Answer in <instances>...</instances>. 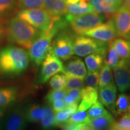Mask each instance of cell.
<instances>
[{
  "instance_id": "6da1fadb",
  "label": "cell",
  "mask_w": 130,
  "mask_h": 130,
  "mask_svg": "<svg viewBox=\"0 0 130 130\" xmlns=\"http://www.w3.org/2000/svg\"><path fill=\"white\" fill-rule=\"evenodd\" d=\"M30 57L24 48L7 45L0 48V75L14 77L28 69Z\"/></svg>"
},
{
  "instance_id": "7a4b0ae2",
  "label": "cell",
  "mask_w": 130,
  "mask_h": 130,
  "mask_svg": "<svg viewBox=\"0 0 130 130\" xmlns=\"http://www.w3.org/2000/svg\"><path fill=\"white\" fill-rule=\"evenodd\" d=\"M42 31L18 17H13L5 25V36L8 42L28 50Z\"/></svg>"
},
{
  "instance_id": "3957f363",
  "label": "cell",
  "mask_w": 130,
  "mask_h": 130,
  "mask_svg": "<svg viewBox=\"0 0 130 130\" xmlns=\"http://www.w3.org/2000/svg\"><path fill=\"white\" fill-rule=\"evenodd\" d=\"M69 27L64 16L54 21L48 30L42 31L36 40L28 49V55L32 62L36 65L41 64L50 51L52 42L58 32Z\"/></svg>"
},
{
  "instance_id": "277c9868",
  "label": "cell",
  "mask_w": 130,
  "mask_h": 130,
  "mask_svg": "<svg viewBox=\"0 0 130 130\" xmlns=\"http://www.w3.org/2000/svg\"><path fill=\"white\" fill-rule=\"evenodd\" d=\"M64 18L74 34L80 35L84 32L104 22L106 17L98 13H90L79 16L65 14Z\"/></svg>"
},
{
  "instance_id": "5b68a950",
  "label": "cell",
  "mask_w": 130,
  "mask_h": 130,
  "mask_svg": "<svg viewBox=\"0 0 130 130\" xmlns=\"http://www.w3.org/2000/svg\"><path fill=\"white\" fill-rule=\"evenodd\" d=\"M75 34L68 27L58 32L53 40L50 51L62 60H67L74 54V40Z\"/></svg>"
},
{
  "instance_id": "8992f818",
  "label": "cell",
  "mask_w": 130,
  "mask_h": 130,
  "mask_svg": "<svg viewBox=\"0 0 130 130\" xmlns=\"http://www.w3.org/2000/svg\"><path fill=\"white\" fill-rule=\"evenodd\" d=\"M16 17L22 19L40 31L48 30L54 22L45 9L20 10Z\"/></svg>"
},
{
  "instance_id": "52a82bcc",
  "label": "cell",
  "mask_w": 130,
  "mask_h": 130,
  "mask_svg": "<svg viewBox=\"0 0 130 130\" xmlns=\"http://www.w3.org/2000/svg\"><path fill=\"white\" fill-rule=\"evenodd\" d=\"M110 43L100 41L92 37L75 35L74 40V54L85 57L92 53H99L105 55Z\"/></svg>"
},
{
  "instance_id": "ba28073f",
  "label": "cell",
  "mask_w": 130,
  "mask_h": 130,
  "mask_svg": "<svg viewBox=\"0 0 130 130\" xmlns=\"http://www.w3.org/2000/svg\"><path fill=\"white\" fill-rule=\"evenodd\" d=\"M42 66L38 77L39 84H43L53 76L58 73H64V67L61 60L49 51L41 63Z\"/></svg>"
},
{
  "instance_id": "9c48e42d",
  "label": "cell",
  "mask_w": 130,
  "mask_h": 130,
  "mask_svg": "<svg viewBox=\"0 0 130 130\" xmlns=\"http://www.w3.org/2000/svg\"><path fill=\"white\" fill-rule=\"evenodd\" d=\"M80 35L90 37L96 40L110 43L118 36L112 18L108 19L105 22L86 31Z\"/></svg>"
},
{
  "instance_id": "30bf717a",
  "label": "cell",
  "mask_w": 130,
  "mask_h": 130,
  "mask_svg": "<svg viewBox=\"0 0 130 130\" xmlns=\"http://www.w3.org/2000/svg\"><path fill=\"white\" fill-rule=\"evenodd\" d=\"M112 19L117 36L130 40V8L122 4L113 14Z\"/></svg>"
},
{
  "instance_id": "8fae6325",
  "label": "cell",
  "mask_w": 130,
  "mask_h": 130,
  "mask_svg": "<svg viewBox=\"0 0 130 130\" xmlns=\"http://www.w3.org/2000/svg\"><path fill=\"white\" fill-rule=\"evenodd\" d=\"M27 123L25 107L19 104L13 107L9 113H7L3 129L25 130Z\"/></svg>"
},
{
  "instance_id": "7c38bea8",
  "label": "cell",
  "mask_w": 130,
  "mask_h": 130,
  "mask_svg": "<svg viewBox=\"0 0 130 130\" xmlns=\"http://www.w3.org/2000/svg\"><path fill=\"white\" fill-rule=\"evenodd\" d=\"M113 75L118 90L121 93L130 89V64L124 63L113 69Z\"/></svg>"
},
{
  "instance_id": "4fadbf2b",
  "label": "cell",
  "mask_w": 130,
  "mask_h": 130,
  "mask_svg": "<svg viewBox=\"0 0 130 130\" xmlns=\"http://www.w3.org/2000/svg\"><path fill=\"white\" fill-rule=\"evenodd\" d=\"M64 67V73L69 77H77L83 79L87 74V70L83 61L79 58H74L69 60L65 63Z\"/></svg>"
},
{
  "instance_id": "5bb4252c",
  "label": "cell",
  "mask_w": 130,
  "mask_h": 130,
  "mask_svg": "<svg viewBox=\"0 0 130 130\" xmlns=\"http://www.w3.org/2000/svg\"><path fill=\"white\" fill-rule=\"evenodd\" d=\"M67 7L66 0H44V9L54 21L66 14Z\"/></svg>"
},
{
  "instance_id": "9a60e30c",
  "label": "cell",
  "mask_w": 130,
  "mask_h": 130,
  "mask_svg": "<svg viewBox=\"0 0 130 130\" xmlns=\"http://www.w3.org/2000/svg\"><path fill=\"white\" fill-rule=\"evenodd\" d=\"M98 97L100 101L103 105L114 113L117 98V87L115 84L113 83L106 87L99 89Z\"/></svg>"
},
{
  "instance_id": "2e32d148",
  "label": "cell",
  "mask_w": 130,
  "mask_h": 130,
  "mask_svg": "<svg viewBox=\"0 0 130 130\" xmlns=\"http://www.w3.org/2000/svg\"><path fill=\"white\" fill-rule=\"evenodd\" d=\"M95 12L104 14L107 19L113 17L119 7L115 6L106 0H89Z\"/></svg>"
},
{
  "instance_id": "e0dca14e",
  "label": "cell",
  "mask_w": 130,
  "mask_h": 130,
  "mask_svg": "<svg viewBox=\"0 0 130 130\" xmlns=\"http://www.w3.org/2000/svg\"><path fill=\"white\" fill-rule=\"evenodd\" d=\"M18 9V0H0V19H10L17 13Z\"/></svg>"
},
{
  "instance_id": "ac0fdd59",
  "label": "cell",
  "mask_w": 130,
  "mask_h": 130,
  "mask_svg": "<svg viewBox=\"0 0 130 130\" xmlns=\"http://www.w3.org/2000/svg\"><path fill=\"white\" fill-rule=\"evenodd\" d=\"M90 13H96L91 3L85 0H80L75 4H68L67 13L70 16H79Z\"/></svg>"
},
{
  "instance_id": "d6986e66",
  "label": "cell",
  "mask_w": 130,
  "mask_h": 130,
  "mask_svg": "<svg viewBox=\"0 0 130 130\" xmlns=\"http://www.w3.org/2000/svg\"><path fill=\"white\" fill-rule=\"evenodd\" d=\"M111 43L119 57L130 64V40L119 37L115 39Z\"/></svg>"
},
{
  "instance_id": "ffe728a7",
  "label": "cell",
  "mask_w": 130,
  "mask_h": 130,
  "mask_svg": "<svg viewBox=\"0 0 130 130\" xmlns=\"http://www.w3.org/2000/svg\"><path fill=\"white\" fill-rule=\"evenodd\" d=\"M115 122V118L108 113L104 116L90 119L89 124L95 130H107L111 129Z\"/></svg>"
},
{
  "instance_id": "44dd1931",
  "label": "cell",
  "mask_w": 130,
  "mask_h": 130,
  "mask_svg": "<svg viewBox=\"0 0 130 130\" xmlns=\"http://www.w3.org/2000/svg\"><path fill=\"white\" fill-rule=\"evenodd\" d=\"M18 95V90L15 87L0 88V108L9 107Z\"/></svg>"
},
{
  "instance_id": "7402d4cb",
  "label": "cell",
  "mask_w": 130,
  "mask_h": 130,
  "mask_svg": "<svg viewBox=\"0 0 130 130\" xmlns=\"http://www.w3.org/2000/svg\"><path fill=\"white\" fill-rule=\"evenodd\" d=\"M45 114V107L37 104H32L25 107V115L28 122H37L43 118Z\"/></svg>"
},
{
  "instance_id": "603a6c76",
  "label": "cell",
  "mask_w": 130,
  "mask_h": 130,
  "mask_svg": "<svg viewBox=\"0 0 130 130\" xmlns=\"http://www.w3.org/2000/svg\"><path fill=\"white\" fill-rule=\"evenodd\" d=\"M105 55L99 53H92L86 57L84 61L89 71H100L104 63Z\"/></svg>"
},
{
  "instance_id": "cb8c5ba5",
  "label": "cell",
  "mask_w": 130,
  "mask_h": 130,
  "mask_svg": "<svg viewBox=\"0 0 130 130\" xmlns=\"http://www.w3.org/2000/svg\"><path fill=\"white\" fill-rule=\"evenodd\" d=\"M130 110V96L122 93L118 96L115 102L114 114L116 116H122Z\"/></svg>"
},
{
  "instance_id": "d4e9b609",
  "label": "cell",
  "mask_w": 130,
  "mask_h": 130,
  "mask_svg": "<svg viewBox=\"0 0 130 130\" xmlns=\"http://www.w3.org/2000/svg\"><path fill=\"white\" fill-rule=\"evenodd\" d=\"M104 63L108 65L111 69H113V68L119 66V64L127 62L122 60L119 57L113 45L110 43L108 49H107L106 53H105Z\"/></svg>"
},
{
  "instance_id": "484cf974",
  "label": "cell",
  "mask_w": 130,
  "mask_h": 130,
  "mask_svg": "<svg viewBox=\"0 0 130 130\" xmlns=\"http://www.w3.org/2000/svg\"><path fill=\"white\" fill-rule=\"evenodd\" d=\"M44 107L45 114L40 121V125L43 130H53L56 127L54 124L55 113L50 104L46 105Z\"/></svg>"
},
{
  "instance_id": "4316f807",
  "label": "cell",
  "mask_w": 130,
  "mask_h": 130,
  "mask_svg": "<svg viewBox=\"0 0 130 130\" xmlns=\"http://www.w3.org/2000/svg\"><path fill=\"white\" fill-rule=\"evenodd\" d=\"M113 83L114 81L111 69L104 63L100 71L98 88H102Z\"/></svg>"
},
{
  "instance_id": "83f0119b",
  "label": "cell",
  "mask_w": 130,
  "mask_h": 130,
  "mask_svg": "<svg viewBox=\"0 0 130 130\" xmlns=\"http://www.w3.org/2000/svg\"><path fill=\"white\" fill-rule=\"evenodd\" d=\"M98 93L97 89L90 86H86L81 89V100L92 105L98 100Z\"/></svg>"
},
{
  "instance_id": "f1b7e54d",
  "label": "cell",
  "mask_w": 130,
  "mask_h": 130,
  "mask_svg": "<svg viewBox=\"0 0 130 130\" xmlns=\"http://www.w3.org/2000/svg\"><path fill=\"white\" fill-rule=\"evenodd\" d=\"M67 78V76L63 73L57 74L50 79L49 84L51 88L53 90L65 89Z\"/></svg>"
},
{
  "instance_id": "f546056e",
  "label": "cell",
  "mask_w": 130,
  "mask_h": 130,
  "mask_svg": "<svg viewBox=\"0 0 130 130\" xmlns=\"http://www.w3.org/2000/svg\"><path fill=\"white\" fill-rule=\"evenodd\" d=\"M109 112L105 109L104 105L100 101H96L89 108L87 115L89 119H93L104 116Z\"/></svg>"
},
{
  "instance_id": "4dcf8cb0",
  "label": "cell",
  "mask_w": 130,
  "mask_h": 130,
  "mask_svg": "<svg viewBox=\"0 0 130 130\" xmlns=\"http://www.w3.org/2000/svg\"><path fill=\"white\" fill-rule=\"evenodd\" d=\"M18 9H44V0H18Z\"/></svg>"
},
{
  "instance_id": "1f68e13d",
  "label": "cell",
  "mask_w": 130,
  "mask_h": 130,
  "mask_svg": "<svg viewBox=\"0 0 130 130\" xmlns=\"http://www.w3.org/2000/svg\"><path fill=\"white\" fill-rule=\"evenodd\" d=\"M90 119L86 111H77L70 116L66 122L74 124H89Z\"/></svg>"
},
{
  "instance_id": "d6a6232c",
  "label": "cell",
  "mask_w": 130,
  "mask_h": 130,
  "mask_svg": "<svg viewBox=\"0 0 130 130\" xmlns=\"http://www.w3.org/2000/svg\"><path fill=\"white\" fill-rule=\"evenodd\" d=\"M112 130H130V116L129 113H126L122 116L121 118L115 121Z\"/></svg>"
},
{
  "instance_id": "836d02e7",
  "label": "cell",
  "mask_w": 130,
  "mask_h": 130,
  "mask_svg": "<svg viewBox=\"0 0 130 130\" xmlns=\"http://www.w3.org/2000/svg\"><path fill=\"white\" fill-rule=\"evenodd\" d=\"M66 95V89H61V90L52 89L45 96V101L48 104L50 105L56 101L63 100Z\"/></svg>"
},
{
  "instance_id": "e575fe53",
  "label": "cell",
  "mask_w": 130,
  "mask_h": 130,
  "mask_svg": "<svg viewBox=\"0 0 130 130\" xmlns=\"http://www.w3.org/2000/svg\"><path fill=\"white\" fill-rule=\"evenodd\" d=\"M100 71H89L84 78V84L98 89Z\"/></svg>"
},
{
  "instance_id": "d590c367",
  "label": "cell",
  "mask_w": 130,
  "mask_h": 130,
  "mask_svg": "<svg viewBox=\"0 0 130 130\" xmlns=\"http://www.w3.org/2000/svg\"><path fill=\"white\" fill-rule=\"evenodd\" d=\"M84 87V82L83 79L73 77H69L67 78V81H66L65 89H82Z\"/></svg>"
},
{
  "instance_id": "8d00e7d4",
  "label": "cell",
  "mask_w": 130,
  "mask_h": 130,
  "mask_svg": "<svg viewBox=\"0 0 130 130\" xmlns=\"http://www.w3.org/2000/svg\"><path fill=\"white\" fill-rule=\"evenodd\" d=\"M66 95L70 96L79 103L81 100V89H66Z\"/></svg>"
},
{
  "instance_id": "74e56055",
  "label": "cell",
  "mask_w": 130,
  "mask_h": 130,
  "mask_svg": "<svg viewBox=\"0 0 130 130\" xmlns=\"http://www.w3.org/2000/svg\"><path fill=\"white\" fill-rule=\"evenodd\" d=\"M50 105L51 106L54 113H57V112L60 111L61 110H64L65 107H66V104H65L63 100L56 101L53 102L51 104H50Z\"/></svg>"
},
{
  "instance_id": "f35d334b",
  "label": "cell",
  "mask_w": 130,
  "mask_h": 130,
  "mask_svg": "<svg viewBox=\"0 0 130 130\" xmlns=\"http://www.w3.org/2000/svg\"><path fill=\"white\" fill-rule=\"evenodd\" d=\"M8 107L0 108V130H3Z\"/></svg>"
},
{
  "instance_id": "ab89813d",
  "label": "cell",
  "mask_w": 130,
  "mask_h": 130,
  "mask_svg": "<svg viewBox=\"0 0 130 130\" xmlns=\"http://www.w3.org/2000/svg\"><path fill=\"white\" fill-rule=\"evenodd\" d=\"M91 105H90V104L81 100V102H79V104H78V106L77 111H86L90 108Z\"/></svg>"
},
{
  "instance_id": "60d3db41",
  "label": "cell",
  "mask_w": 130,
  "mask_h": 130,
  "mask_svg": "<svg viewBox=\"0 0 130 130\" xmlns=\"http://www.w3.org/2000/svg\"><path fill=\"white\" fill-rule=\"evenodd\" d=\"M63 101H64L66 105L75 104H79L78 102L75 100L74 98H72V97H71L68 95H66V96H65L64 99H63Z\"/></svg>"
},
{
  "instance_id": "b9f144b4",
  "label": "cell",
  "mask_w": 130,
  "mask_h": 130,
  "mask_svg": "<svg viewBox=\"0 0 130 130\" xmlns=\"http://www.w3.org/2000/svg\"><path fill=\"white\" fill-rule=\"evenodd\" d=\"M5 36V25L3 21L0 19V42L4 39Z\"/></svg>"
},
{
  "instance_id": "7bdbcfd3",
  "label": "cell",
  "mask_w": 130,
  "mask_h": 130,
  "mask_svg": "<svg viewBox=\"0 0 130 130\" xmlns=\"http://www.w3.org/2000/svg\"><path fill=\"white\" fill-rule=\"evenodd\" d=\"M106 1L118 7H120L122 4V0H106Z\"/></svg>"
},
{
  "instance_id": "ee69618b",
  "label": "cell",
  "mask_w": 130,
  "mask_h": 130,
  "mask_svg": "<svg viewBox=\"0 0 130 130\" xmlns=\"http://www.w3.org/2000/svg\"><path fill=\"white\" fill-rule=\"evenodd\" d=\"M79 130H95L91 127L89 124H81L79 126Z\"/></svg>"
},
{
  "instance_id": "f6af8a7d",
  "label": "cell",
  "mask_w": 130,
  "mask_h": 130,
  "mask_svg": "<svg viewBox=\"0 0 130 130\" xmlns=\"http://www.w3.org/2000/svg\"><path fill=\"white\" fill-rule=\"evenodd\" d=\"M122 4L130 8V0H122Z\"/></svg>"
},
{
  "instance_id": "bcb514c9",
  "label": "cell",
  "mask_w": 130,
  "mask_h": 130,
  "mask_svg": "<svg viewBox=\"0 0 130 130\" xmlns=\"http://www.w3.org/2000/svg\"><path fill=\"white\" fill-rule=\"evenodd\" d=\"M66 3L68 4H75L80 1V0H66Z\"/></svg>"
},
{
  "instance_id": "7dc6e473",
  "label": "cell",
  "mask_w": 130,
  "mask_h": 130,
  "mask_svg": "<svg viewBox=\"0 0 130 130\" xmlns=\"http://www.w3.org/2000/svg\"><path fill=\"white\" fill-rule=\"evenodd\" d=\"M128 113H129V116H130V110H129V111H128Z\"/></svg>"
},
{
  "instance_id": "c3c4849f",
  "label": "cell",
  "mask_w": 130,
  "mask_h": 130,
  "mask_svg": "<svg viewBox=\"0 0 130 130\" xmlns=\"http://www.w3.org/2000/svg\"><path fill=\"white\" fill-rule=\"evenodd\" d=\"M85 1H89V0H85Z\"/></svg>"
}]
</instances>
